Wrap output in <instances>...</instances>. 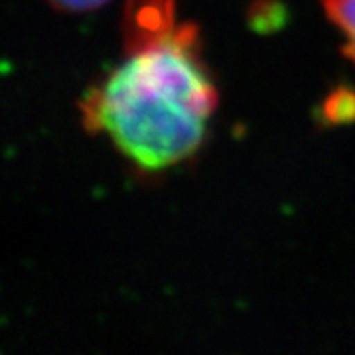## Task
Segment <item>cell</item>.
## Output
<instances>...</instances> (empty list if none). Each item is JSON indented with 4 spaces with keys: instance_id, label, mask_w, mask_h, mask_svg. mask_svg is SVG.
I'll list each match as a JSON object with an SVG mask.
<instances>
[{
    "instance_id": "3957f363",
    "label": "cell",
    "mask_w": 355,
    "mask_h": 355,
    "mask_svg": "<svg viewBox=\"0 0 355 355\" xmlns=\"http://www.w3.org/2000/svg\"><path fill=\"white\" fill-rule=\"evenodd\" d=\"M324 116L331 125L345 123L355 119V95L352 91H338L330 95V99L324 105Z\"/></svg>"
},
{
    "instance_id": "277c9868",
    "label": "cell",
    "mask_w": 355,
    "mask_h": 355,
    "mask_svg": "<svg viewBox=\"0 0 355 355\" xmlns=\"http://www.w3.org/2000/svg\"><path fill=\"white\" fill-rule=\"evenodd\" d=\"M51 8L67 14H85L103 8L111 0H46Z\"/></svg>"
},
{
    "instance_id": "6da1fadb",
    "label": "cell",
    "mask_w": 355,
    "mask_h": 355,
    "mask_svg": "<svg viewBox=\"0 0 355 355\" xmlns=\"http://www.w3.org/2000/svg\"><path fill=\"white\" fill-rule=\"evenodd\" d=\"M217 103L198 26L184 22L125 46V62L89 89L79 111L85 130L107 135L140 172H164L202 148Z\"/></svg>"
},
{
    "instance_id": "7a4b0ae2",
    "label": "cell",
    "mask_w": 355,
    "mask_h": 355,
    "mask_svg": "<svg viewBox=\"0 0 355 355\" xmlns=\"http://www.w3.org/2000/svg\"><path fill=\"white\" fill-rule=\"evenodd\" d=\"M330 22L343 34V55L355 64V0H320Z\"/></svg>"
}]
</instances>
